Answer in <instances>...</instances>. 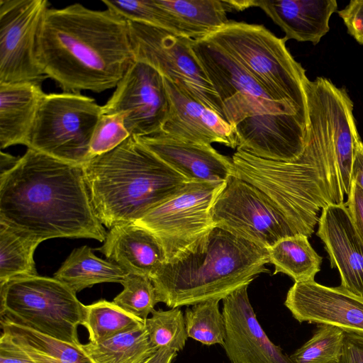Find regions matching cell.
Segmentation results:
<instances>
[{"label": "cell", "mask_w": 363, "mask_h": 363, "mask_svg": "<svg viewBox=\"0 0 363 363\" xmlns=\"http://www.w3.org/2000/svg\"><path fill=\"white\" fill-rule=\"evenodd\" d=\"M40 243L0 223V284L38 275L33 255Z\"/></svg>", "instance_id": "cell-29"}, {"label": "cell", "mask_w": 363, "mask_h": 363, "mask_svg": "<svg viewBox=\"0 0 363 363\" xmlns=\"http://www.w3.org/2000/svg\"><path fill=\"white\" fill-rule=\"evenodd\" d=\"M339 363H363V334L345 333L342 356Z\"/></svg>", "instance_id": "cell-40"}, {"label": "cell", "mask_w": 363, "mask_h": 363, "mask_svg": "<svg viewBox=\"0 0 363 363\" xmlns=\"http://www.w3.org/2000/svg\"><path fill=\"white\" fill-rule=\"evenodd\" d=\"M170 100L168 119L160 132L176 139L201 144L213 143L235 149L234 128L216 112L182 92L164 77Z\"/></svg>", "instance_id": "cell-19"}, {"label": "cell", "mask_w": 363, "mask_h": 363, "mask_svg": "<svg viewBox=\"0 0 363 363\" xmlns=\"http://www.w3.org/2000/svg\"><path fill=\"white\" fill-rule=\"evenodd\" d=\"M128 22L135 60L152 66L224 119L221 102L194 53L191 39L154 26Z\"/></svg>", "instance_id": "cell-9"}, {"label": "cell", "mask_w": 363, "mask_h": 363, "mask_svg": "<svg viewBox=\"0 0 363 363\" xmlns=\"http://www.w3.org/2000/svg\"><path fill=\"white\" fill-rule=\"evenodd\" d=\"M352 180L363 189V142L356 148L352 170Z\"/></svg>", "instance_id": "cell-41"}, {"label": "cell", "mask_w": 363, "mask_h": 363, "mask_svg": "<svg viewBox=\"0 0 363 363\" xmlns=\"http://www.w3.org/2000/svg\"><path fill=\"white\" fill-rule=\"evenodd\" d=\"M40 84H0V147L28 145L40 101Z\"/></svg>", "instance_id": "cell-23"}, {"label": "cell", "mask_w": 363, "mask_h": 363, "mask_svg": "<svg viewBox=\"0 0 363 363\" xmlns=\"http://www.w3.org/2000/svg\"><path fill=\"white\" fill-rule=\"evenodd\" d=\"M267 250L269 263L274 266V274L284 273L295 283L314 280L320 270L323 257L304 235L284 238Z\"/></svg>", "instance_id": "cell-27"}, {"label": "cell", "mask_w": 363, "mask_h": 363, "mask_svg": "<svg viewBox=\"0 0 363 363\" xmlns=\"http://www.w3.org/2000/svg\"><path fill=\"white\" fill-rule=\"evenodd\" d=\"M210 213L214 228L265 249L296 234L263 192L234 176L226 180Z\"/></svg>", "instance_id": "cell-11"}, {"label": "cell", "mask_w": 363, "mask_h": 363, "mask_svg": "<svg viewBox=\"0 0 363 363\" xmlns=\"http://www.w3.org/2000/svg\"><path fill=\"white\" fill-rule=\"evenodd\" d=\"M38 55L44 74L69 93L116 87L135 61L128 21L81 4L48 9Z\"/></svg>", "instance_id": "cell-3"}, {"label": "cell", "mask_w": 363, "mask_h": 363, "mask_svg": "<svg viewBox=\"0 0 363 363\" xmlns=\"http://www.w3.org/2000/svg\"><path fill=\"white\" fill-rule=\"evenodd\" d=\"M345 337L339 328L319 324L312 337L289 357L294 363H339Z\"/></svg>", "instance_id": "cell-32"}, {"label": "cell", "mask_w": 363, "mask_h": 363, "mask_svg": "<svg viewBox=\"0 0 363 363\" xmlns=\"http://www.w3.org/2000/svg\"><path fill=\"white\" fill-rule=\"evenodd\" d=\"M0 363H36L19 345L6 333L0 338Z\"/></svg>", "instance_id": "cell-39"}, {"label": "cell", "mask_w": 363, "mask_h": 363, "mask_svg": "<svg viewBox=\"0 0 363 363\" xmlns=\"http://www.w3.org/2000/svg\"><path fill=\"white\" fill-rule=\"evenodd\" d=\"M316 235L325 245L332 268L337 269L340 286L363 297V242L345 204L322 209Z\"/></svg>", "instance_id": "cell-18"}, {"label": "cell", "mask_w": 363, "mask_h": 363, "mask_svg": "<svg viewBox=\"0 0 363 363\" xmlns=\"http://www.w3.org/2000/svg\"><path fill=\"white\" fill-rule=\"evenodd\" d=\"M130 134L124 124V117L121 113H102L99 118L90 142L91 159L110 152L122 143Z\"/></svg>", "instance_id": "cell-36"}, {"label": "cell", "mask_w": 363, "mask_h": 363, "mask_svg": "<svg viewBox=\"0 0 363 363\" xmlns=\"http://www.w3.org/2000/svg\"><path fill=\"white\" fill-rule=\"evenodd\" d=\"M284 305L299 323L329 325L345 333L363 334V297L341 286H326L315 280L294 283Z\"/></svg>", "instance_id": "cell-16"}, {"label": "cell", "mask_w": 363, "mask_h": 363, "mask_svg": "<svg viewBox=\"0 0 363 363\" xmlns=\"http://www.w3.org/2000/svg\"><path fill=\"white\" fill-rule=\"evenodd\" d=\"M2 332L36 363H94L79 345H72L1 318Z\"/></svg>", "instance_id": "cell-26"}, {"label": "cell", "mask_w": 363, "mask_h": 363, "mask_svg": "<svg viewBox=\"0 0 363 363\" xmlns=\"http://www.w3.org/2000/svg\"><path fill=\"white\" fill-rule=\"evenodd\" d=\"M151 314L145 320V326L152 345L157 350H182L188 335L182 310L179 307L167 311L159 309L154 310Z\"/></svg>", "instance_id": "cell-33"}, {"label": "cell", "mask_w": 363, "mask_h": 363, "mask_svg": "<svg viewBox=\"0 0 363 363\" xmlns=\"http://www.w3.org/2000/svg\"><path fill=\"white\" fill-rule=\"evenodd\" d=\"M102 2L127 21L159 27L180 35L177 25L169 12L157 0L108 1ZM181 36V35H180Z\"/></svg>", "instance_id": "cell-35"}, {"label": "cell", "mask_w": 363, "mask_h": 363, "mask_svg": "<svg viewBox=\"0 0 363 363\" xmlns=\"http://www.w3.org/2000/svg\"><path fill=\"white\" fill-rule=\"evenodd\" d=\"M121 284L123 290L113 302L127 313L145 321L158 303L152 281L147 277L127 274Z\"/></svg>", "instance_id": "cell-34"}, {"label": "cell", "mask_w": 363, "mask_h": 363, "mask_svg": "<svg viewBox=\"0 0 363 363\" xmlns=\"http://www.w3.org/2000/svg\"><path fill=\"white\" fill-rule=\"evenodd\" d=\"M177 354V352L171 349L160 348L143 363H172Z\"/></svg>", "instance_id": "cell-42"}, {"label": "cell", "mask_w": 363, "mask_h": 363, "mask_svg": "<svg viewBox=\"0 0 363 363\" xmlns=\"http://www.w3.org/2000/svg\"><path fill=\"white\" fill-rule=\"evenodd\" d=\"M0 223L42 242L55 238L104 242L83 167L28 148L0 174Z\"/></svg>", "instance_id": "cell-2"}, {"label": "cell", "mask_w": 363, "mask_h": 363, "mask_svg": "<svg viewBox=\"0 0 363 363\" xmlns=\"http://www.w3.org/2000/svg\"><path fill=\"white\" fill-rule=\"evenodd\" d=\"M175 21L179 34L192 40L211 35L230 21L227 12L239 10L238 1L157 0Z\"/></svg>", "instance_id": "cell-24"}, {"label": "cell", "mask_w": 363, "mask_h": 363, "mask_svg": "<svg viewBox=\"0 0 363 363\" xmlns=\"http://www.w3.org/2000/svg\"><path fill=\"white\" fill-rule=\"evenodd\" d=\"M194 53L217 94L224 120L233 128L244 119L269 113H299L275 101L233 56L208 38L191 39Z\"/></svg>", "instance_id": "cell-10"}, {"label": "cell", "mask_w": 363, "mask_h": 363, "mask_svg": "<svg viewBox=\"0 0 363 363\" xmlns=\"http://www.w3.org/2000/svg\"><path fill=\"white\" fill-rule=\"evenodd\" d=\"M225 183L189 182L134 223L157 238L168 259L214 228L211 208Z\"/></svg>", "instance_id": "cell-12"}, {"label": "cell", "mask_w": 363, "mask_h": 363, "mask_svg": "<svg viewBox=\"0 0 363 363\" xmlns=\"http://www.w3.org/2000/svg\"><path fill=\"white\" fill-rule=\"evenodd\" d=\"M238 150L274 161L289 162L303 152L309 118L299 114L269 113L247 118L234 127Z\"/></svg>", "instance_id": "cell-15"}, {"label": "cell", "mask_w": 363, "mask_h": 363, "mask_svg": "<svg viewBox=\"0 0 363 363\" xmlns=\"http://www.w3.org/2000/svg\"><path fill=\"white\" fill-rule=\"evenodd\" d=\"M267 250L213 228L177 252L151 277L157 302L180 308L223 300L269 272Z\"/></svg>", "instance_id": "cell-4"}, {"label": "cell", "mask_w": 363, "mask_h": 363, "mask_svg": "<svg viewBox=\"0 0 363 363\" xmlns=\"http://www.w3.org/2000/svg\"><path fill=\"white\" fill-rule=\"evenodd\" d=\"M337 12L347 33L357 42L363 45V0H351L344 9Z\"/></svg>", "instance_id": "cell-37"}, {"label": "cell", "mask_w": 363, "mask_h": 363, "mask_svg": "<svg viewBox=\"0 0 363 363\" xmlns=\"http://www.w3.org/2000/svg\"><path fill=\"white\" fill-rule=\"evenodd\" d=\"M347 199L345 204L353 224L363 242V189L352 180Z\"/></svg>", "instance_id": "cell-38"}, {"label": "cell", "mask_w": 363, "mask_h": 363, "mask_svg": "<svg viewBox=\"0 0 363 363\" xmlns=\"http://www.w3.org/2000/svg\"><path fill=\"white\" fill-rule=\"evenodd\" d=\"M0 315L59 340L79 345L77 328L83 325L85 305L70 288L55 278L39 275L0 284Z\"/></svg>", "instance_id": "cell-7"}, {"label": "cell", "mask_w": 363, "mask_h": 363, "mask_svg": "<svg viewBox=\"0 0 363 363\" xmlns=\"http://www.w3.org/2000/svg\"><path fill=\"white\" fill-rule=\"evenodd\" d=\"M47 0H0V84L40 82L38 40Z\"/></svg>", "instance_id": "cell-13"}, {"label": "cell", "mask_w": 363, "mask_h": 363, "mask_svg": "<svg viewBox=\"0 0 363 363\" xmlns=\"http://www.w3.org/2000/svg\"><path fill=\"white\" fill-rule=\"evenodd\" d=\"M245 284L223 299L225 354L232 363H294L258 322Z\"/></svg>", "instance_id": "cell-17"}, {"label": "cell", "mask_w": 363, "mask_h": 363, "mask_svg": "<svg viewBox=\"0 0 363 363\" xmlns=\"http://www.w3.org/2000/svg\"><path fill=\"white\" fill-rule=\"evenodd\" d=\"M219 301L213 299L186 308L184 320L188 337L206 345H224L225 325Z\"/></svg>", "instance_id": "cell-31"}, {"label": "cell", "mask_w": 363, "mask_h": 363, "mask_svg": "<svg viewBox=\"0 0 363 363\" xmlns=\"http://www.w3.org/2000/svg\"><path fill=\"white\" fill-rule=\"evenodd\" d=\"M83 326L91 342H100L145 325V321L127 313L113 301L100 300L85 306Z\"/></svg>", "instance_id": "cell-30"}, {"label": "cell", "mask_w": 363, "mask_h": 363, "mask_svg": "<svg viewBox=\"0 0 363 363\" xmlns=\"http://www.w3.org/2000/svg\"><path fill=\"white\" fill-rule=\"evenodd\" d=\"M82 167L94 211L108 229L136 222L189 182L133 135Z\"/></svg>", "instance_id": "cell-5"}, {"label": "cell", "mask_w": 363, "mask_h": 363, "mask_svg": "<svg viewBox=\"0 0 363 363\" xmlns=\"http://www.w3.org/2000/svg\"><path fill=\"white\" fill-rule=\"evenodd\" d=\"M79 346L94 363H143L158 350L150 343L145 325Z\"/></svg>", "instance_id": "cell-28"}, {"label": "cell", "mask_w": 363, "mask_h": 363, "mask_svg": "<svg viewBox=\"0 0 363 363\" xmlns=\"http://www.w3.org/2000/svg\"><path fill=\"white\" fill-rule=\"evenodd\" d=\"M254 4L282 29L286 40L314 45L330 30V18L337 9L335 0H254Z\"/></svg>", "instance_id": "cell-22"}, {"label": "cell", "mask_w": 363, "mask_h": 363, "mask_svg": "<svg viewBox=\"0 0 363 363\" xmlns=\"http://www.w3.org/2000/svg\"><path fill=\"white\" fill-rule=\"evenodd\" d=\"M20 157H14L1 151L0 153V174L11 169L19 160Z\"/></svg>", "instance_id": "cell-43"}, {"label": "cell", "mask_w": 363, "mask_h": 363, "mask_svg": "<svg viewBox=\"0 0 363 363\" xmlns=\"http://www.w3.org/2000/svg\"><path fill=\"white\" fill-rule=\"evenodd\" d=\"M97 250L127 274L150 279L167 259L157 238L134 223L109 229L103 245Z\"/></svg>", "instance_id": "cell-21"}, {"label": "cell", "mask_w": 363, "mask_h": 363, "mask_svg": "<svg viewBox=\"0 0 363 363\" xmlns=\"http://www.w3.org/2000/svg\"><path fill=\"white\" fill-rule=\"evenodd\" d=\"M102 108L80 93L45 94L39 104L28 148L83 166Z\"/></svg>", "instance_id": "cell-8"}, {"label": "cell", "mask_w": 363, "mask_h": 363, "mask_svg": "<svg viewBox=\"0 0 363 363\" xmlns=\"http://www.w3.org/2000/svg\"><path fill=\"white\" fill-rule=\"evenodd\" d=\"M241 64L277 101L308 116L306 70L278 38L262 25L230 22L206 37Z\"/></svg>", "instance_id": "cell-6"}, {"label": "cell", "mask_w": 363, "mask_h": 363, "mask_svg": "<svg viewBox=\"0 0 363 363\" xmlns=\"http://www.w3.org/2000/svg\"><path fill=\"white\" fill-rule=\"evenodd\" d=\"M308 113V137L298 158L274 161L237 150L232 176L259 189L296 234L310 238L322 209L345 203L339 164L352 155L357 132L351 119L335 108L311 104Z\"/></svg>", "instance_id": "cell-1"}, {"label": "cell", "mask_w": 363, "mask_h": 363, "mask_svg": "<svg viewBox=\"0 0 363 363\" xmlns=\"http://www.w3.org/2000/svg\"><path fill=\"white\" fill-rule=\"evenodd\" d=\"M126 275L116 264L96 257L91 248L84 245L72 250L54 274V278L77 294L96 284H122Z\"/></svg>", "instance_id": "cell-25"}, {"label": "cell", "mask_w": 363, "mask_h": 363, "mask_svg": "<svg viewBox=\"0 0 363 363\" xmlns=\"http://www.w3.org/2000/svg\"><path fill=\"white\" fill-rule=\"evenodd\" d=\"M138 138L188 182H225L232 176V158L211 145L176 139L161 132Z\"/></svg>", "instance_id": "cell-20"}, {"label": "cell", "mask_w": 363, "mask_h": 363, "mask_svg": "<svg viewBox=\"0 0 363 363\" xmlns=\"http://www.w3.org/2000/svg\"><path fill=\"white\" fill-rule=\"evenodd\" d=\"M170 100L164 77L154 67L135 60L101 106L102 113H121L130 135L160 132L168 119Z\"/></svg>", "instance_id": "cell-14"}]
</instances>
